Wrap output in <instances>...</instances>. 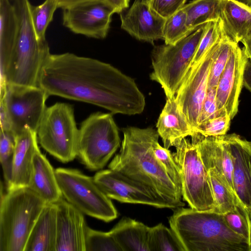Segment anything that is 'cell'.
<instances>
[{"mask_svg": "<svg viewBox=\"0 0 251 251\" xmlns=\"http://www.w3.org/2000/svg\"><path fill=\"white\" fill-rule=\"evenodd\" d=\"M248 59L244 48L236 44L216 88L218 108L226 111L231 120L238 111L239 99L243 86V70Z\"/></svg>", "mask_w": 251, "mask_h": 251, "instance_id": "cell-16", "label": "cell"}, {"mask_svg": "<svg viewBox=\"0 0 251 251\" xmlns=\"http://www.w3.org/2000/svg\"><path fill=\"white\" fill-rule=\"evenodd\" d=\"M121 28L138 40L152 45L164 40L166 18L151 7L149 0H134L131 6L120 13Z\"/></svg>", "mask_w": 251, "mask_h": 251, "instance_id": "cell-15", "label": "cell"}, {"mask_svg": "<svg viewBox=\"0 0 251 251\" xmlns=\"http://www.w3.org/2000/svg\"><path fill=\"white\" fill-rule=\"evenodd\" d=\"M231 119L227 113L198 125L193 132L205 136H219L226 134Z\"/></svg>", "mask_w": 251, "mask_h": 251, "instance_id": "cell-37", "label": "cell"}, {"mask_svg": "<svg viewBox=\"0 0 251 251\" xmlns=\"http://www.w3.org/2000/svg\"><path fill=\"white\" fill-rule=\"evenodd\" d=\"M15 144V135L11 130H0V161L7 187L12 177Z\"/></svg>", "mask_w": 251, "mask_h": 251, "instance_id": "cell-33", "label": "cell"}, {"mask_svg": "<svg viewBox=\"0 0 251 251\" xmlns=\"http://www.w3.org/2000/svg\"><path fill=\"white\" fill-rule=\"evenodd\" d=\"M226 113V111H221L218 108L216 88L208 90L202 105L199 125Z\"/></svg>", "mask_w": 251, "mask_h": 251, "instance_id": "cell-38", "label": "cell"}, {"mask_svg": "<svg viewBox=\"0 0 251 251\" xmlns=\"http://www.w3.org/2000/svg\"><path fill=\"white\" fill-rule=\"evenodd\" d=\"M207 23L174 44L155 46L151 52L150 78L158 83L167 99L175 98L205 31Z\"/></svg>", "mask_w": 251, "mask_h": 251, "instance_id": "cell-6", "label": "cell"}, {"mask_svg": "<svg viewBox=\"0 0 251 251\" xmlns=\"http://www.w3.org/2000/svg\"><path fill=\"white\" fill-rule=\"evenodd\" d=\"M58 7L62 9L68 8L75 5L94 0H56Z\"/></svg>", "mask_w": 251, "mask_h": 251, "instance_id": "cell-43", "label": "cell"}, {"mask_svg": "<svg viewBox=\"0 0 251 251\" xmlns=\"http://www.w3.org/2000/svg\"><path fill=\"white\" fill-rule=\"evenodd\" d=\"M55 172L64 198L83 214L105 222L117 218L118 213L111 199L93 177L74 169L60 167Z\"/></svg>", "mask_w": 251, "mask_h": 251, "instance_id": "cell-8", "label": "cell"}, {"mask_svg": "<svg viewBox=\"0 0 251 251\" xmlns=\"http://www.w3.org/2000/svg\"><path fill=\"white\" fill-rule=\"evenodd\" d=\"M120 151L108 168L138 183L171 209L185 205L182 194L155 156L152 146L158 140L157 130L128 126L122 128Z\"/></svg>", "mask_w": 251, "mask_h": 251, "instance_id": "cell-2", "label": "cell"}, {"mask_svg": "<svg viewBox=\"0 0 251 251\" xmlns=\"http://www.w3.org/2000/svg\"><path fill=\"white\" fill-rule=\"evenodd\" d=\"M237 44L226 34L223 29L220 45L210 70L208 90L216 88L232 50Z\"/></svg>", "mask_w": 251, "mask_h": 251, "instance_id": "cell-29", "label": "cell"}, {"mask_svg": "<svg viewBox=\"0 0 251 251\" xmlns=\"http://www.w3.org/2000/svg\"><path fill=\"white\" fill-rule=\"evenodd\" d=\"M192 32L187 25L186 15L182 8L166 18L163 29L166 44H174Z\"/></svg>", "mask_w": 251, "mask_h": 251, "instance_id": "cell-31", "label": "cell"}, {"mask_svg": "<svg viewBox=\"0 0 251 251\" xmlns=\"http://www.w3.org/2000/svg\"><path fill=\"white\" fill-rule=\"evenodd\" d=\"M93 177L98 186L111 199L124 203L170 208L143 186L115 171L109 168L100 170Z\"/></svg>", "mask_w": 251, "mask_h": 251, "instance_id": "cell-14", "label": "cell"}, {"mask_svg": "<svg viewBox=\"0 0 251 251\" xmlns=\"http://www.w3.org/2000/svg\"><path fill=\"white\" fill-rule=\"evenodd\" d=\"M15 139L12 177L7 190L28 187L32 172L33 158L39 149L37 132L27 126L15 135Z\"/></svg>", "mask_w": 251, "mask_h": 251, "instance_id": "cell-20", "label": "cell"}, {"mask_svg": "<svg viewBox=\"0 0 251 251\" xmlns=\"http://www.w3.org/2000/svg\"><path fill=\"white\" fill-rule=\"evenodd\" d=\"M207 172L217 206L216 212L224 214L234 209L240 201L226 180L215 169Z\"/></svg>", "mask_w": 251, "mask_h": 251, "instance_id": "cell-27", "label": "cell"}, {"mask_svg": "<svg viewBox=\"0 0 251 251\" xmlns=\"http://www.w3.org/2000/svg\"><path fill=\"white\" fill-rule=\"evenodd\" d=\"M0 130H11L9 119L4 107V105L0 102Z\"/></svg>", "mask_w": 251, "mask_h": 251, "instance_id": "cell-42", "label": "cell"}, {"mask_svg": "<svg viewBox=\"0 0 251 251\" xmlns=\"http://www.w3.org/2000/svg\"><path fill=\"white\" fill-rule=\"evenodd\" d=\"M191 137V142L196 146L206 170H216L234 192L232 183L233 161L225 135L205 136L193 132Z\"/></svg>", "mask_w": 251, "mask_h": 251, "instance_id": "cell-19", "label": "cell"}, {"mask_svg": "<svg viewBox=\"0 0 251 251\" xmlns=\"http://www.w3.org/2000/svg\"><path fill=\"white\" fill-rule=\"evenodd\" d=\"M156 128L164 147L168 149L175 147L187 136H191L194 131L176 98L167 99L158 119Z\"/></svg>", "mask_w": 251, "mask_h": 251, "instance_id": "cell-21", "label": "cell"}, {"mask_svg": "<svg viewBox=\"0 0 251 251\" xmlns=\"http://www.w3.org/2000/svg\"><path fill=\"white\" fill-rule=\"evenodd\" d=\"M221 0H193L182 8L188 28L194 31L202 25L220 18Z\"/></svg>", "mask_w": 251, "mask_h": 251, "instance_id": "cell-26", "label": "cell"}, {"mask_svg": "<svg viewBox=\"0 0 251 251\" xmlns=\"http://www.w3.org/2000/svg\"><path fill=\"white\" fill-rule=\"evenodd\" d=\"M85 251H122V250L110 231L95 230L87 226Z\"/></svg>", "mask_w": 251, "mask_h": 251, "instance_id": "cell-34", "label": "cell"}, {"mask_svg": "<svg viewBox=\"0 0 251 251\" xmlns=\"http://www.w3.org/2000/svg\"><path fill=\"white\" fill-rule=\"evenodd\" d=\"M56 206L55 251H85L87 224L83 214L64 199Z\"/></svg>", "mask_w": 251, "mask_h": 251, "instance_id": "cell-17", "label": "cell"}, {"mask_svg": "<svg viewBox=\"0 0 251 251\" xmlns=\"http://www.w3.org/2000/svg\"><path fill=\"white\" fill-rule=\"evenodd\" d=\"M46 202L28 187L1 194L0 251H24L32 228Z\"/></svg>", "mask_w": 251, "mask_h": 251, "instance_id": "cell-5", "label": "cell"}, {"mask_svg": "<svg viewBox=\"0 0 251 251\" xmlns=\"http://www.w3.org/2000/svg\"><path fill=\"white\" fill-rule=\"evenodd\" d=\"M56 206L46 203L29 234L24 251H55Z\"/></svg>", "mask_w": 251, "mask_h": 251, "instance_id": "cell-24", "label": "cell"}, {"mask_svg": "<svg viewBox=\"0 0 251 251\" xmlns=\"http://www.w3.org/2000/svg\"><path fill=\"white\" fill-rule=\"evenodd\" d=\"M169 222L184 251H251V243L230 229L223 214L215 211L182 207Z\"/></svg>", "mask_w": 251, "mask_h": 251, "instance_id": "cell-3", "label": "cell"}, {"mask_svg": "<svg viewBox=\"0 0 251 251\" xmlns=\"http://www.w3.org/2000/svg\"><path fill=\"white\" fill-rule=\"evenodd\" d=\"M152 148L155 156L162 164L172 181L181 192L180 173L178 167L174 159L172 152L169 149L162 147L158 143V140L154 142Z\"/></svg>", "mask_w": 251, "mask_h": 251, "instance_id": "cell-35", "label": "cell"}, {"mask_svg": "<svg viewBox=\"0 0 251 251\" xmlns=\"http://www.w3.org/2000/svg\"><path fill=\"white\" fill-rule=\"evenodd\" d=\"M222 33L223 30L217 41L197 63L189 68L175 97L193 130L199 125L202 105L208 91L211 66L217 53Z\"/></svg>", "mask_w": 251, "mask_h": 251, "instance_id": "cell-12", "label": "cell"}, {"mask_svg": "<svg viewBox=\"0 0 251 251\" xmlns=\"http://www.w3.org/2000/svg\"><path fill=\"white\" fill-rule=\"evenodd\" d=\"M219 19L226 34L238 44L251 30V6L235 0H221Z\"/></svg>", "mask_w": 251, "mask_h": 251, "instance_id": "cell-23", "label": "cell"}, {"mask_svg": "<svg viewBox=\"0 0 251 251\" xmlns=\"http://www.w3.org/2000/svg\"><path fill=\"white\" fill-rule=\"evenodd\" d=\"M37 135L41 147L59 161L69 162L77 157L78 129L72 105L57 102L47 107Z\"/></svg>", "mask_w": 251, "mask_h": 251, "instance_id": "cell-9", "label": "cell"}, {"mask_svg": "<svg viewBox=\"0 0 251 251\" xmlns=\"http://www.w3.org/2000/svg\"><path fill=\"white\" fill-rule=\"evenodd\" d=\"M150 251H184L175 233L162 224L151 227Z\"/></svg>", "mask_w": 251, "mask_h": 251, "instance_id": "cell-28", "label": "cell"}, {"mask_svg": "<svg viewBox=\"0 0 251 251\" xmlns=\"http://www.w3.org/2000/svg\"><path fill=\"white\" fill-rule=\"evenodd\" d=\"M118 126L112 113L96 112L78 129L77 157L88 169H102L120 147Z\"/></svg>", "mask_w": 251, "mask_h": 251, "instance_id": "cell-7", "label": "cell"}, {"mask_svg": "<svg viewBox=\"0 0 251 251\" xmlns=\"http://www.w3.org/2000/svg\"><path fill=\"white\" fill-rule=\"evenodd\" d=\"M241 42L244 45V49L246 56L251 59V30Z\"/></svg>", "mask_w": 251, "mask_h": 251, "instance_id": "cell-44", "label": "cell"}, {"mask_svg": "<svg viewBox=\"0 0 251 251\" xmlns=\"http://www.w3.org/2000/svg\"><path fill=\"white\" fill-rule=\"evenodd\" d=\"M152 8L165 18L181 9L186 0H149Z\"/></svg>", "mask_w": 251, "mask_h": 251, "instance_id": "cell-39", "label": "cell"}, {"mask_svg": "<svg viewBox=\"0 0 251 251\" xmlns=\"http://www.w3.org/2000/svg\"><path fill=\"white\" fill-rule=\"evenodd\" d=\"M251 6V0H235Z\"/></svg>", "mask_w": 251, "mask_h": 251, "instance_id": "cell-45", "label": "cell"}, {"mask_svg": "<svg viewBox=\"0 0 251 251\" xmlns=\"http://www.w3.org/2000/svg\"><path fill=\"white\" fill-rule=\"evenodd\" d=\"M27 187L46 203H55L64 198L55 170L39 149L33 158L32 172Z\"/></svg>", "mask_w": 251, "mask_h": 251, "instance_id": "cell-22", "label": "cell"}, {"mask_svg": "<svg viewBox=\"0 0 251 251\" xmlns=\"http://www.w3.org/2000/svg\"><path fill=\"white\" fill-rule=\"evenodd\" d=\"M175 147L172 154L180 173L183 199L193 209L216 211L208 172L196 146L185 138Z\"/></svg>", "mask_w": 251, "mask_h": 251, "instance_id": "cell-10", "label": "cell"}, {"mask_svg": "<svg viewBox=\"0 0 251 251\" xmlns=\"http://www.w3.org/2000/svg\"><path fill=\"white\" fill-rule=\"evenodd\" d=\"M151 229L140 222L125 217L109 231L122 251H150Z\"/></svg>", "mask_w": 251, "mask_h": 251, "instance_id": "cell-25", "label": "cell"}, {"mask_svg": "<svg viewBox=\"0 0 251 251\" xmlns=\"http://www.w3.org/2000/svg\"><path fill=\"white\" fill-rule=\"evenodd\" d=\"M9 0L18 18V32L12 52L0 66V85L11 83L39 87L42 69L50 54L48 42L36 36L29 0Z\"/></svg>", "mask_w": 251, "mask_h": 251, "instance_id": "cell-4", "label": "cell"}, {"mask_svg": "<svg viewBox=\"0 0 251 251\" xmlns=\"http://www.w3.org/2000/svg\"><path fill=\"white\" fill-rule=\"evenodd\" d=\"M0 102L15 135L27 126L37 132L49 96L40 87L11 83L0 85Z\"/></svg>", "mask_w": 251, "mask_h": 251, "instance_id": "cell-11", "label": "cell"}, {"mask_svg": "<svg viewBox=\"0 0 251 251\" xmlns=\"http://www.w3.org/2000/svg\"><path fill=\"white\" fill-rule=\"evenodd\" d=\"M38 84L49 96L89 103L112 114H139L146 104L132 78L109 64L72 53L50 54Z\"/></svg>", "mask_w": 251, "mask_h": 251, "instance_id": "cell-1", "label": "cell"}, {"mask_svg": "<svg viewBox=\"0 0 251 251\" xmlns=\"http://www.w3.org/2000/svg\"><path fill=\"white\" fill-rule=\"evenodd\" d=\"M225 137L233 161L234 191L251 218V142L235 133Z\"/></svg>", "mask_w": 251, "mask_h": 251, "instance_id": "cell-18", "label": "cell"}, {"mask_svg": "<svg viewBox=\"0 0 251 251\" xmlns=\"http://www.w3.org/2000/svg\"><path fill=\"white\" fill-rule=\"evenodd\" d=\"M222 30L220 19L217 21L207 23L205 31L200 41L189 68L197 63L204 53L217 41L222 34Z\"/></svg>", "mask_w": 251, "mask_h": 251, "instance_id": "cell-36", "label": "cell"}, {"mask_svg": "<svg viewBox=\"0 0 251 251\" xmlns=\"http://www.w3.org/2000/svg\"><path fill=\"white\" fill-rule=\"evenodd\" d=\"M243 86L251 92V59L245 63L243 74Z\"/></svg>", "mask_w": 251, "mask_h": 251, "instance_id": "cell-41", "label": "cell"}, {"mask_svg": "<svg viewBox=\"0 0 251 251\" xmlns=\"http://www.w3.org/2000/svg\"><path fill=\"white\" fill-rule=\"evenodd\" d=\"M56 0H45L40 5L30 8L33 26L38 39L45 41L46 29L53 19L54 13L58 8Z\"/></svg>", "mask_w": 251, "mask_h": 251, "instance_id": "cell-30", "label": "cell"}, {"mask_svg": "<svg viewBox=\"0 0 251 251\" xmlns=\"http://www.w3.org/2000/svg\"><path fill=\"white\" fill-rule=\"evenodd\" d=\"M114 11L120 14L127 9L129 0H103Z\"/></svg>", "mask_w": 251, "mask_h": 251, "instance_id": "cell-40", "label": "cell"}, {"mask_svg": "<svg viewBox=\"0 0 251 251\" xmlns=\"http://www.w3.org/2000/svg\"><path fill=\"white\" fill-rule=\"evenodd\" d=\"M223 217L230 229L251 243V218L241 202L233 210L224 213Z\"/></svg>", "mask_w": 251, "mask_h": 251, "instance_id": "cell-32", "label": "cell"}, {"mask_svg": "<svg viewBox=\"0 0 251 251\" xmlns=\"http://www.w3.org/2000/svg\"><path fill=\"white\" fill-rule=\"evenodd\" d=\"M63 10L65 27L75 34L96 39L106 37L114 13L103 0L88 1Z\"/></svg>", "mask_w": 251, "mask_h": 251, "instance_id": "cell-13", "label": "cell"}]
</instances>
